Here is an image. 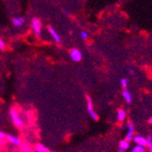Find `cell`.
Segmentation results:
<instances>
[{
  "label": "cell",
  "mask_w": 152,
  "mask_h": 152,
  "mask_svg": "<svg viewBox=\"0 0 152 152\" xmlns=\"http://www.w3.org/2000/svg\"><path fill=\"white\" fill-rule=\"evenodd\" d=\"M26 20L24 17H14L11 19L12 25L15 27H18V28L23 27L26 25Z\"/></svg>",
  "instance_id": "5b68a950"
},
{
  "label": "cell",
  "mask_w": 152,
  "mask_h": 152,
  "mask_svg": "<svg viewBox=\"0 0 152 152\" xmlns=\"http://www.w3.org/2000/svg\"><path fill=\"white\" fill-rule=\"evenodd\" d=\"M147 147L148 148H152V136L151 135L148 136V137H147Z\"/></svg>",
  "instance_id": "e0dca14e"
},
{
  "label": "cell",
  "mask_w": 152,
  "mask_h": 152,
  "mask_svg": "<svg viewBox=\"0 0 152 152\" xmlns=\"http://www.w3.org/2000/svg\"><path fill=\"white\" fill-rule=\"evenodd\" d=\"M130 147V143L129 141L124 140H120L119 142V145H118V151L119 152H124L126 151L127 149H129V148Z\"/></svg>",
  "instance_id": "9c48e42d"
},
{
  "label": "cell",
  "mask_w": 152,
  "mask_h": 152,
  "mask_svg": "<svg viewBox=\"0 0 152 152\" xmlns=\"http://www.w3.org/2000/svg\"><path fill=\"white\" fill-rule=\"evenodd\" d=\"M9 117L10 119L12 121V123L15 125V127L21 129L24 126V121L21 118V116L19 115V113L18 112V110L16 108H11L9 111Z\"/></svg>",
  "instance_id": "6da1fadb"
},
{
  "label": "cell",
  "mask_w": 152,
  "mask_h": 152,
  "mask_svg": "<svg viewBox=\"0 0 152 152\" xmlns=\"http://www.w3.org/2000/svg\"><path fill=\"white\" fill-rule=\"evenodd\" d=\"M48 30L49 35L51 36L52 39L55 41V42H56V43H61V41H62L61 37H60L59 33L56 29H55L53 26H48Z\"/></svg>",
  "instance_id": "8992f818"
},
{
  "label": "cell",
  "mask_w": 152,
  "mask_h": 152,
  "mask_svg": "<svg viewBox=\"0 0 152 152\" xmlns=\"http://www.w3.org/2000/svg\"><path fill=\"white\" fill-rule=\"evenodd\" d=\"M120 84H121V86H122V88H128V85H129V80L127 79V78H121L120 79Z\"/></svg>",
  "instance_id": "9a60e30c"
},
{
  "label": "cell",
  "mask_w": 152,
  "mask_h": 152,
  "mask_svg": "<svg viewBox=\"0 0 152 152\" xmlns=\"http://www.w3.org/2000/svg\"><path fill=\"white\" fill-rule=\"evenodd\" d=\"M148 123H149V124H152V117H150V118H149V119H148Z\"/></svg>",
  "instance_id": "603a6c76"
},
{
  "label": "cell",
  "mask_w": 152,
  "mask_h": 152,
  "mask_svg": "<svg viewBox=\"0 0 152 152\" xmlns=\"http://www.w3.org/2000/svg\"><path fill=\"white\" fill-rule=\"evenodd\" d=\"M146 147L145 146H141V145H137L136 144V146L131 149L132 152H145L146 151Z\"/></svg>",
  "instance_id": "4fadbf2b"
},
{
  "label": "cell",
  "mask_w": 152,
  "mask_h": 152,
  "mask_svg": "<svg viewBox=\"0 0 152 152\" xmlns=\"http://www.w3.org/2000/svg\"><path fill=\"white\" fill-rule=\"evenodd\" d=\"M122 96H123L124 99H125V101H126L128 104H129V103L132 101V95H131V93L129 92V90L128 89V88H123Z\"/></svg>",
  "instance_id": "30bf717a"
},
{
  "label": "cell",
  "mask_w": 152,
  "mask_h": 152,
  "mask_svg": "<svg viewBox=\"0 0 152 152\" xmlns=\"http://www.w3.org/2000/svg\"><path fill=\"white\" fill-rule=\"evenodd\" d=\"M128 129H129V132H131V133H135V128H134V125L131 123V122H129L128 123Z\"/></svg>",
  "instance_id": "d6986e66"
},
{
  "label": "cell",
  "mask_w": 152,
  "mask_h": 152,
  "mask_svg": "<svg viewBox=\"0 0 152 152\" xmlns=\"http://www.w3.org/2000/svg\"><path fill=\"white\" fill-rule=\"evenodd\" d=\"M6 136H7V135H6V133H4L3 131L0 130V140L6 139Z\"/></svg>",
  "instance_id": "44dd1931"
},
{
  "label": "cell",
  "mask_w": 152,
  "mask_h": 152,
  "mask_svg": "<svg viewBox=\"0 0 152 152\" xmlns=\"http://www.w3.org/2000/svg\"><path fill=\"white\" fill-rule=\"evenodd\" d=\"M35 150L37 151V152H48L50 151L45 145L43 144H37L36 147H35Z\"/></svg>",
  "instance_id": "7c38bea8"
},
{
  "label": "cell",
  "mask_w": 152,
  "mask_h": 152,
  "mask_svg": "<svg viewBox=\"0 0 152 152\" xmlns=\"http://www.w3.org/2000/svg\"><path fill=\"white\" fill-rule=\"evenodd\" d=\"M133 141L137 144V145H141V146H147V137H144L141 135H137L133 137Z\"/></svg>",
  "instance_id": "ba28073f"
},
{
  "label": "cell",
  "mask_w": 152,
  "mask_h": 152,
  "mask_svg": "<svg viewBox=\"0 0 152 152\" xmlns=\"http://www.w3.org/2000/svg\"><path fill=\"white\" fill-rule=\"evenodd\" d=\"M69 57L71 60H73L74 62H80L83 58V54L79 49L73 48L69 52Z\"/></svg>",
  "instance_id": "277c9868"
},
{
  "label": "cell",
  "mask_w": 152,
  "mask_h": 152,
  "mask_svg": "<svg viewBox=\"0 0 152 152\" xmlns=\"http://www.w3.org/2000/svg\"><path fill=\"white\" fill-rule=\"evenodd\" d=\"M117 115H118V121H120V122H123L124 120L126 119L127 114H126V111H125L124 109H118Z\"/></svg>",
  "instance_id": "8fae6325"
},
{
  "label": "cell",
  "mask_w": 152,
  "mask_h": 152,
  "mask_svg": "<svg viewBox=\"0 0 152 152\" xmlns=\"http://www.w3.org/2000/svg\"><path fill=\"white\" fill-rule=\"evenodd\" d=\"M133 137H134V133L128 132V134H127V135H126V137H125V140L130 142L131 140H133Z\"/></svg>",
  "instance_id": "ac0fdd59"
},
{
  "label": "cell",
  "mask_w": 152,
  "mask_h": 152,
  "mask_svg": "<svg viewBox=\"0 0 152 152\" xmlns=\"http://www.w3.org/2000/svg\"><path fill=\"white\" fill-rule=\"evenodd\" d=\"M149 151H150V152H152V148H149Z\"/></svg>",
  "instance_id": "d4e9b609"
},
{
  "label": "cell",
  "mask_w": 152,
  "mask_h": 152,
  "mask_svg": "<svg viewBox=\"0 0 152 152\" xmlns=\"http://www.w3.org/2000/svg\"><path fill=\"white\" fill-rule=\"evenodd\" d=\"M63 13L65 14V15H67V16H69V15H70V13L68 12L67 9H63Z\"/></svg>",
  "instance_id": "7402d4cb"
},
{
  "label": "cell",
  "mask_w": 152,
  "mask_h": 152,
  "mask_svg": "<svg viewBox=\"0 0 152 152\" xmlns=\"http://www.w3.org/2000/svg\"><path fill=\"white\" fill-rule=\"evenodd\" d=\"M31 28L34 35L37 37L41 36V33H42V23H41V21L38 18H34L31 20Z\"/></svg>",
  "instance_id": "3957f363"
},
{
  "label": "cell",
  "mask_w": 152,
  "mask_h": 152,
  "mask_svg": "<svg viewBox=\"0 0 152 152\" xmlns=\"http://www.w3.org/2000/svg\"><path fill=\"white\" fill-rule=\"evenodd\" d=\"M7 48V45H6V42L3 40L2 37H0V50L1 51H4Z\"/></svg>",
  "instance_id": "2e32d148"
},
{
  "label": "cell",
  "mask_w": 152,
  "mask_h": 152,
  "mask_svg": "<svg viewBox=\"0 0 152 152\" xmlns=\"http://www.w3.org/2000/svg\"><path fill=\"white\" fill-rule=\"evenodd\" d=\"M88 37H89V35H88V33L87 31H81L80 32V37H81L82 40H84V41L88 40Z\"/></svg>",
  "instance_id": "5bb4252c"
},
{
  "label": "cell",
  "mask_w": 152,
  "mask_h": 152,
  "mask_svg": "<svg viewBox=\"0 0 152 152\" xmlns=\"http://www.w3.org/2000/svg\"><path fill=\"white\" fill-rule=\"evenodd\" d=\"M129 73H131V74H133V73H134V71H133V69H129Z\"/></svg>",
  "instance_id": "cb8c5ba5"
},
{
  "label": "cell",
  "mask_w": 152,
  "mask_h": 152,
  "mask_svg": "<svg viewBox=\"0 0 152 152\" xmlns=\"http://www.w3.org/2000/svg\"><path fill=\"white\" fill-rule=\"evenodd\" d=\"M86 100H87V109H88V112L90 118L95 121L99 120V116L96 113L95 109H94L93 101H92V99L90 98V96H88V95L86 96Z\"/></svg>",
  "instance_id": "7a4b0ae2"
},
{
  "label": "cell",
  "mask_w": 152,
  "mask_h": 152,
  "mask_svg": "<svg viewBox=\"0 0 152 152\" xmlns=\"http://www.w3.org/2000/svg\"><path fill=\"white\" fill-rule=\"evenodd\" d=\"M21 150H22V151H29V150H30L29 146H28V145H26V144H22Z\"/></svg>",
  "instance_id": "ffe728a7"
},
{
  "label": "cell",
  "mask_w": 152,
  "mask_h": 152,
  "mask_svg": "<svg viewBox=\"0 0 152 152\" xmlns=\"http://www.w3.org/2000/svg\"><path fill=\"white\" fill-rule=\"evenodd\" d=\"M6 140L10 143L12 144L13 146H20L22 141L21 140L18 136H15V135H11V134H7L6 136Z\"/></svg>",
  "instance_id": "52a82bcc"
}]
</instances>
